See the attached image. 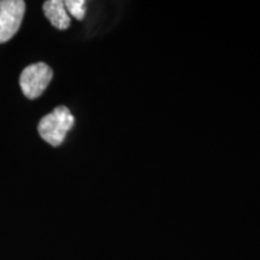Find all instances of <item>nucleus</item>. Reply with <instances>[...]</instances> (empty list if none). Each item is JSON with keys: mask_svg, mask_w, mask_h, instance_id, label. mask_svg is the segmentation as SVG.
<instances>
[{"mask_svg": "<svg viewBox=\"0 0 260 260\" xmlns=\"http://www.w3.org/2000/svg\"><path fill=\"white\" fill-rule=\"evenodd\" d=\"M25 12V3L22 0L0 2V44L15 37L21 27Z\"/></svg>", "mask_w": 260, "mask_h": 260, "instance_id": "nucleus-3", "label": "nucleus"}, {"mask_svg": "<svg viewBox=\"0 0 260 260\" xmlns=\"http://www.w3.org/2000/svg\"><path fill=\"white\" fill-rule=\"evenodd\" d=\"M64 5L69 16L71 15L79 21L83 19L86 16V2L84 0H67L64 2Z\"/></svg>", "mask_w": 260, "mask_h": 260, "instance_id": "nucleus-5", "label": "nucleus"}, {"mask_svg": "<svg viewBox=\"0 0 260 260\" xmlns=\"http://www.w3.org/2000/svg\"><path fill=\"white\" fill-rule=\"evenodd\" d=\"M52 77H53V71L47 64L35 63L29 65L22 71L19 77V86L28 99H37L47 88Z\"/></svg>", "mask_w": 260, "mask_h": 260, "instance_id": "nucleus-2", "label": "nucleus"}, {"mask_svg": "<svg viewBox=\"0 0 260 260\" xmlns=\"http://www.w3.org/2000/svg\"><path fill=\"white\" fill-rule=\"evenodd\" d=\"M45 16L51 24L57 29L64 30L70 27V16L61 0H48L44 3Z\"/></svg>", "mask_w": 260, "mask_h": 260, "instance_id": "nucleus-4", "label": "nucleus"}, {"mask_svg": "<svg viewBox=\"0 0 260 260\" xmlns=\"http://www.w3.org/2000/svg\"><path fill=\"white\" fill-rule=\"evenodd\" d=\"M75 118L70 110L65 106H58L51 113L42 117L39 122V134L47 144L54 147L63 144L69 130L73 128Z\"/></svg>", "mask_w": 260, "mask_h": 260, "instance_id": "nucleus-1", "label": "nucleus"}]
</instances>
